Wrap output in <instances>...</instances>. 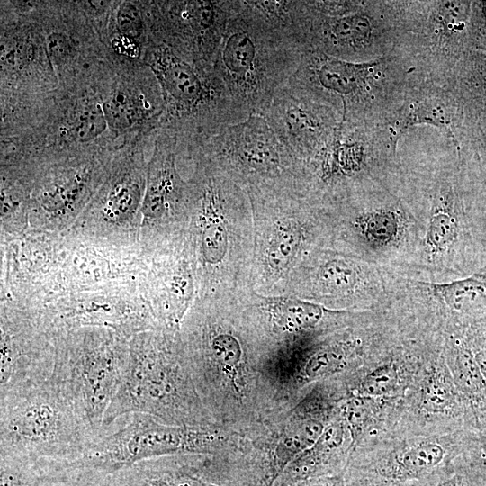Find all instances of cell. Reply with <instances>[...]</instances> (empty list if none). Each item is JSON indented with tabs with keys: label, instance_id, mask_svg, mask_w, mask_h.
Returning a JSON list of instances; mask_svg holds the SVG:
<instances>
[{
	"label": "cell",
	"instance_id": "obj_10",
	"mask_svg": "<svg viewBox=\"0 0 486 486\" xmlns=\"http://www.w3.org/2000/svg\"><path fill=\"white\" fill-rule=\"evenodd\" d=\"M342 195L348 196L356 205L350 227L366 260L376 266L408 267L418 243L419 229L392 185L368 181Z\"/></svg>",
	"mask_w": 486,
	"mask_h": 486
},
{
	"label": "cell",
	"instance_id": "obj_36",
	"mask_svg": "<svg viewBox=\"0 0 486 486\" xmlns=\"http://www.w3.org/2000/svg\"><path fill=\"white\" fill-rule=\"evenodd\" d=\"M289 486H344L339 477H318L299 482Z\"/></svg>",
	"mask_w": 486,
	"mask_h": 486
},
{
	"label": "cell",
	"instance_id": "obj_27",
	"mask_svg": "<svg viewBox=\"0 0 486 486\" xmlns=\"http://www.w3.org/2000/svg\"><path fill=\"white\" fill-rule=\"evenodd\" d=\"M108 126L101 107L95 104H86L75 112L70 122L72 137L80 142H87L97 138Z\"/></svg>",
	"mask_w": 486,
	"mask_h": 486
},
{
	"label": "cell",
	"instance_id": "obj_3",
	"mask_svg": "<svg viewBox=\"0 0 486 486\" xmlns=\"http://www.w3.org/2000/svg\"><path fill=\"white\" fill-rule=\"evenodd\" d=\"M420 79L398 51L365 62H351L307 50L292 83L328 104L342 122L385 126Z\"/></svg>",
	"mask_w": 486,
	"mask_h": 486
},
{
	"label": "cell",
	"instance_id": "obj_9",
	"mask_svg": "<svg viewBox=\"0 0 486 486\" xmlns=\"http://www.w3.org/2000/svg\"><path fill=\"white\" fill-rule=\"evenodd\" d=\"M205 159L240 181L288 188L300 178V164L258 114L231 124L202 147Z\"/></svg>",
	"mask_w": 486,
	"mask_h": 486
},
{
	"label": "cell",
	"instance_id": "obj_24",
	"mask_svg": "<svg viewBox=\"0 0 486 486\" xmlns=\"http://www.w3.org/2000/svg\"><path fill=\"white\" fill-rule=\"evenodd\" d=\"M324 429L321 421L308 419L292 428L282 437L270 464L274 483L300 454L314 446Z\"/></svg>",
	"mask_w": 486,
	"mask_h": 486
},
{
	"label": "cell",
	"instance_id": "obj_23",
	"mask_svg": "<svg viewBox=\"0 0 486 486\" xmlns=\"http://www.w3.org/2000/svg\"><path fill=\"white\" fill-rule=\"evenodd\" d=\"M465 200L474 239L486 258V158L473 150L461 153Z\"/></svg>",
	"mask_w": 486,
	"mask_h": 486
},
{
	"label": "cell",
	"instance_id": "obj_34",
	"mask_svg": "<svg viewBox=\"0 0 486 486\" xmlns=\"http://www.w3.org/2000/svg\"><path fill=\"white\" fill-rule=\"evenodd\" d=\"M48 49L52 59L63 61L70 53V44L68 38L60 33H53L48 39Z\"/></svg>",
	"mask_w": 486,
	"mask_h": 486
},
{
	"label": "cell",
	"instance_id": "obj_22",
	"mask_svg": "<svg viewBox=\"0 0 486 486\" xmlns=\"http://www.w3.org/2000/svg\"><path fill=\"white\" fill-rule=\"evenodd\" d=\"M418 283L438 303L446 307L456 325L486 319V268L460 278Z\"/></svg>",
	"mask_w": 486,
	"mask_h": 486
},
{
	"label": "cell",
	"instance_id": "obj_7",
	"mask_svg": "<svg viewBox=\"0 0 486 486\" xmlns=\"http://www.w3.org/2000/svg\"><path fill=\"white\" fill-rule=\"evenodd\" d=\"M168 113L184 134L202 147L246 116L234 104L213 68L190 62L165 44L149 57Z\"/></svg>",
	"mask_w": 486,
	"mask_h": 486
},
{
	"label": "cell",
	"instance_id": "obj_12",
	"mask_svg": "<svg viewBox=\"0 0 486 486\" xmlns=\"http://www.w3.org/2000/svg\"><path fill=\"white\" fill-rule=\"evenodd\" d=\"M27 308L53 338L81 328L100 327L130 338L160 327L141 288L63 293Z\"/></svg>",
	"mask_w": 486,
	"mask_h": 486
},
{
	"label": "cell",
	"instance_id": "obj_21",
	"mask_svg": "<svg viewBox=\"0 0 486 486\" xmlns=\"http://www.w3.org/2000/svg\"><path fill=\"white\" fill-rule=\"evenodd\" d=\"M478 445V444H476ZM467 448H448L437 439L424 438L404 446L387 460L377 465L380 482L388 485L424 478L446 464L453 453L461 454Z\"/></svg>",
	"mask_w": 486,
	"mask_h": 486
},
{
	"label": "cell",
	"instance_id": "obj_29",
	"mask_svg": "<svg viewBox=\"0 0 486 486\" xmlns=\"http://www.w3.org/2000/svg\"><path fill=\"white\" fill-rule=\"evenodd\" d=\"M399 372L393 363L382 364L369 372L360 382L359 392L365 397L388 395L398 387Z\"/></svg>",
	"mask_w": 486,
	"mask_h": 486
},
{
	"label": "cell",
	"instance_id": "obj_30",
	"mask_svg": "<svg viewBox=\"0 0 486 486\" xmlns=\"http://www.w3.org/2000/svg\"><path fill=\"white\" fill-rule=\"evenodd\" d=\"M462 329L486 382V319L464 325Z\"/></svg>",
	"mask_w": 486,
	"mask_h": 486
},
{
	"label": "cell",
	"instance_id": "obj_5",
	"mask_svg": "<svg viewBox=\"0 0 486 486\" xmlns=\"http://www.w3.org/2000/svg\"><path fill=\"white\" fill-rule=\"evenodd\" d=\"M198 412L189 373L166 336L157 328L131 337L126 368L103 426L133 413L166 424L186 423Z\"/></svg>",
	"mask_w": 486,
	"mask_h": 486
},
{
	"label": "cell",
	"instance_id": "obj_16",
	"mask_svg": "<svg viewBox=\"0 0 486 486\" xmlns=\"http://www.w3.org/2000/svg\"><path fill=\"white\" fill-rule=\"evenodd\" d=\"M300 166L333 136L341 114L305 88L289 81L261 114Z\"/></svg>",
	"mask_w": 486,
	"mask_h": 486
},
{
	"label": "cell",
	"instance_id": "obj_4",
	"mask_svg": "<svg viewBox=\"0 0 486 486\" xmlns=\"http://www.w3.org/2000/svg\"><path fill=\"white\" fill-rule=\"evenodd\" d=\"M102 430L92 429L50 378L0 394V457L50 469L78 458Z\"/></svg>",
	"mask_w": 486,
	"mask_h": 486
},
{
	"label": "cell",
	"instance_id": "obj_32",
	"mask_svg": "<svg viewBox=\"0 0 486 486\" xmlns=\"http://www.w3.org/2000/svg\"><path fill=\"white\" fill-rule=\"evenodd\" d=\"M213 356L227 366L236 365L241 356V348L235 338L228 334L215 336L210 345Z\"/></svg>",
	"mask_w": 486,
	"mask_h": 486
},
{
	"label": "cell",
	"instance_id": "obj_2",
	"mask_svg": "<svg viewBox=\"0 0 486 486\" xmlns=\"http://www.w3.org/2000/svg\"><path fill=\"white\" fill-rule=\"evenodd\" d=\"M304 52L258 1H232L213 69L246 116L261 115L289 83Z\"/></svg>",
	"mask_w": 486,
	"mask_h": 486
},
{
	"label": "cell",
	"instance_id": "obj_1",
	"mask_svg": "<svg viewBox=\"0 0 486 486\" xmlns=\"http://www.w3.org/2000/svg\"><path fill=\"white\" fill-rule=\"evenodd\" d=\"M395 177V191L414 215L418 243L409 268L422 274L467 276L486 266L473 237L465 200L459 153L453 160L404 168Z\"/></svg>",
	"mask_w": 486,
	"mask_h": 486
},
{
	"label": "cell",
	"instance_id": "obj_14",
	"mask_svg": "<svg viewBox=\"0 0 486 486\" xmlns=\"http://www.w3.org/2000/svg\"><path fill=\"white\" fill-rule=\"evenodd\" d=\"M63 233L28 229L1 238V300L29 307L58 293Z\"/></svg>",
	"mask_w": 486,
	"mask_h": 486
},
{
	"label": "cell",
	"instance_id": "obj_20",
	"mask_svg": "<svg viewBox=\"0 0 486 486\" xmlns=\"http://www.w3.org/2000/svg\"><path fill=\"white\" fill-rule=\"evenodd\" d=\"M176 138L161 136L154 151L148 173L142 203L140 243L153 242L169 214L185 198V189L175 168Z\"/></svg>",
	"mask_w": 486,
	"mask_h": 486
},
{
	"label": "cell",
	"instance_id": "obj_17",
	"mask_svg": "<svg viewBox=\"0 0 486 486\" xmlns=\"http://www.w3.org/2000/svg\"><path fill=\"white\" fill-rule=\"evenodd\" d=\"M96 486H264L253 472H224L194 455L144 460L103 480Z\"/></svg>",
	"mask_w": 486,
	"mask_h": 486
},
{
	"label": "cell",
	"instance_id": "obj_33",
	"mask_svg": "<svg viewBox=\"0 0 486 486\" xmlns=\"http://www.w3.org/2000/svg\"><path fill=\"white\" fill-rule=\"evenodd\" d=\"M117 22L122 34L130 38L140 35L143 30L142 18L140 11L130 3H123L117 13Z\"/></svg>",
	"mask_w": 486,
	"mask_h": 486
},
{
	"label": "cell",
	"instance_id": "obj_19",
	"mask_svg": "<svg viewBox=\"0 0 486 486\" xmlns=\"http://www.w3.org/2000/svg\"><path fill=\"white\" fill-rule=\"evenodd\" d=\"M418 125L433 126L452 140L460 150L464 130L463 109L452 90L427 79L418 80L384 126L396 146L404 133Z\"/></svg>",
	"mask_w": 486,
	"mask_h": 486
},
{
	"label": "cell",
	"instance_id": "obj_13",
	"mask_svg": "<svg viewBox=\"0 0 486 486\" xmlns=\"http://www.w3.org/2000/svg\"><path fill=\"white\" fill-rule=\"evenodd\" d=\"M144 274L145 257L140 243L122 245L63 232L56 296L112 288H141Z\"/></svg>",
	"mask_w": 486,
	"mask_h": 486
},
{
	"label": "cell",
	"instance_id": "obj_31",
	"mask_svg": "<svg viewBox=\"0 0 486 486\" xmlns=\"http://www.w3.org/2000/svg\"><path fill=\"white\" fill-rule=\"evenodd\" d=\"M344 360V355L335 348L325 349L310 357L304 370L309 379L321 377L338 369Z\"/></svg>",
	"mask_w": 486,
	"mask_h": 486
},
{
	"label": "cell",
	"instance_id": "obj_11",
	"mask_svg": "<svg viewBox=\"0 0 486 486\" xmlns=\"http://www.w3.org/2000/svg\"><path fill=\"white\" fill-rule=\"evenodd\" d=\"M308 16L304 31L307 50L351 62H365L391 54L400 39L399 1H364L341 15L313 11L305 1Z\"/></svg>",
	"mask_w": 486,
	"mask_h": 486
},
{
	"label": "cell",
	"instance_id": "obj_35",
	"mask_svg": "<svg viewBox=\"0 0 486 486\" xmlns=\"http://www.w3.org/2000/svg\"><path fill=\"white\" fill-rule=\"evenodd\" d=\"M112 47L121 55L134 58L138 55V45L132 38L120 34L113 38Z\"/></svg>",
	"mask_w": 486,
	"mask_h": 486
},
{
	"label": "cell",
	"instance_id": "obj_25",
	"mask_svg": "<svg viewBox=\"0 0 486 486\" xmlns=\"http://www.w3.org/2000/svg\"><path fill=\"white\" fill-rule=\"evenodd\" d=\"M102 107L108 126L117 130L132 127L145 115L136 98L125 91L113 93Z\"/></svg>",
	"mask_w": 486,
	"mask_h": 486
},
{
	"label": "cell",
	"instance_id": "obj_28",
	"mask_svg": "<svg viewBox=\"0 0 486 486\" xmlns=\"http://www.w3.org/2000/svg\"><path fill=\"white\" fill-rule=\"evenodd\" d=\"M301 240L300 230L292 225L280 226L268 249V261L274 269L285 268L294 256Z\"/></svg>",
	"mask_w": 486,
	"mask_h": 486
},
{
	"label": "cell",
	"instance_id": "obj_6",
	"mask_svg": "<svg viewBox=\"0 0 486 486\" xmlns=\"http://www.w3.org/2000/svg\"><path fill=\"white\" fill-rule=\"evenodd\" d=\"M54 344L50 381L92 429L102 430L126 368L130 338L108 328L86 327L57 335Z\"/></svg>",
	"mask_w": 486,
	"mask_h": 486
},
{
	"label": "cell",
	"instance_id": "obj_15",
	"mask_svg": "<svg viewBox=\"0 0 486 486\" xmlns=\"http://www.w3.org/2000/svg\"><path fill=\"white\" fill-rule=\"evenodd\" d=\"M0 394L47 381L51 375L53 337L27 308L1 300Z\"/></svg>",
	"mask_w": 486,
	"mask_h": 486
},
{
	"label": "cell",
	"instance_id": "obj_8",
	"mask_svg": "<svg viewBox=\"0 0 486 486\" xmlns=\"http://www.w3.org/2000/svg\"><path fill=\"white\" fill-rule=\"evenodd\" d=\"M397 51L407 57L423 78L446 86L471 50L472 2L399 1Z\"/></svg>",
	"mask_w": 486,
	"mask_h": 486
},
{
	"label": "cell",
	"instance_id": "obj_26",
	"mask_svg": "<svg viewBox=\"0 0 486 486\" xmlns=\"http://www.w3.org/2000/svg\"><path fill=\"white\" fill-rule=\"evenodd\" d=\"M277 322L284 328L297 330L314 327L322 318V309L302 301H285L274 309Z\"/></svg>",
	"mask_w": 486,
	"mask_h": 486
},
{
	"label": "cell",
	"instance_id": "obj_18",
	"mask_svg": "<svg viewBox=\"0 0 486 486\" xmlns=\"http://www.w3.org/2000/svg\"><path fill=\"white\" fill-rule=\"evenodd\" d=\"M166 23L176 40L177 54L213 68L216 53L232 12V1L176 2L166 9Z\"/></svg>",
	"mask_w": 486,
	"mask_h": 486
}]
</instances>
